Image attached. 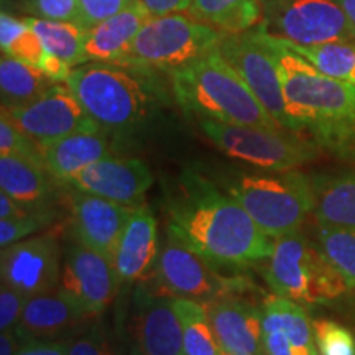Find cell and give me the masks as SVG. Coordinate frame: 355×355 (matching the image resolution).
I'll list each match as a JSON object with an SVG mask.
<instances>
[{
    "label": "cell",
    "mask_w": 355,
    "mask_h": 355,
    "mask_svg": "<svg viewBox=\"0 0 355 355\" xmlns=\"http://www.w3.org/2000/svg\"><path fill=\"white\" fill-rule=\"evenodd\" d=\"M168 232L217 266H243L268 259L275 239L266 235L235 199L209 181L186 175L168 206Z\"/></svg>",
    "instance_id": "6da1fadb"
},
{
    "label": "cell",
    "mask_w": 355,
    "mask_h": 355,
    "mask_svg": "<svg viewBox=\"0 0 355 355\" xmlns=\"http://www.w3.org/2000/svg\"><path fill=\"white\" fill-rule=\"evenodd\" d=\"M171 86L181 109L198 119L282 128L217 46L171 71Z\"/></svg>",
    "instance_id": "7a4b0ae2"
},
{
    "label": "cell",
    "mask_w": 355,
    "mask_h": 355,
    "mask_svg": "<svg viewBox=\"0 0 355 355\" xmlns=\"http://www.w3.org/2000/svg\"><path fill=\"white\" fill-rule=\"evenodd\" d=\"M282 83L293 130L316 137L355 115V84L321 73L282 38L263 33Z\"/></svg>",
    "instance_id": "3957f363"
},
{
    "label": "cell",
    "mask_w": 355,
    "mask_h": 355,
    "mask_svg": "<svg viewBox=\"0 0 355 355\" xmlns=\"http://www.w3.org/2000/svg\"><path fill=\"white\" fill-rule=\"evenodd\" d=\"M144 68L119 63L79 64L66 84L102 130H137L157 109V91Z\"/></svg>",
    "instance_id": "277c9868"
},
{
    "label": "cell",
    "mask_w": 355,
    "mask_h": 355,
    "mask_svg": "<svg viewBox=\"0 0 355 355\" xmlns=\"http://www.w3.org/2000/svg\"><path fill=\"white\" fill-rule=\"evenodd\" d=\"M265 279L275 295L298 304L329 303L350 290L324 252L298 230L275 239Z\"/></svg>",
    "instance_id": "5b68a950"
},
{
    "label": "cell",
    "mask_w": 355,
    "mask_h": 355,
    "mask_svg": "<svg viewBox=\"0 0 355 355\" xmlns=\"http://www.w3.org/2000/svg\"><path fill=\"white\" fill-rule=\"evenodd\" d=\"M227 191L272 239L298 230L316 201L313 181L293 170L241 176Z\"/></svg>",
    "instance_id": "8992f818"
},
{
    "label": "cell",
    "mask_w": 355,
    "mask_h": 355,
    "mask_svg": "<svg viewBox=\"0 0 355 355\" xmlns=\"http://www.w3.org/2000/svg\"><path fill=\"white\" fill-rule=\"evenodd\" d=\"M222 32L183 12L152 17L119 64L175 71L214 50Z\"/></svg>",
    "instance_id": "52a82bcc"
},
{
    "label": "cell",
    "mask_w": 355,
    "mask_h": 355,
    "mask_svg": "<svg viewBox=\"0 0 355 355\" xmlns=\"http://www.w3.org/2000/svg\"><path fill=\"white\" fill-rule=\"evenodd\" d=\"M204 135L227 157L261 170L288 171L318 155V145L286 128H268L199 119Z\"/></svg>",
    "instance_id": "ba28073f"
},
{
    "label": "cell",
    "mask_w": 355,
    "mask_h": 355,
    "mask_svg": "<svg viewBox=\"0 0 355 355\" xmlns=\"http://www.w3.org/2000/svg\"><path fill=\"white\" fill-rule=\"evenodd\" d=\"M255 30L296 44L355 42V28L336 0H261Z\"/></svg>",
    "instance_id": "9c48e42d"
},
{
    "label": "cell",
    "mask_w": 355,
    "mask_h": 355,
    "mask_svg": "<svg viewBox=\"0 0 355 355\" xmlns=\"http://www.w3.org/2000/svg\"><path fill=\"white\" fill-rule=\"evenodd\" d=\"M217 50L241 74L273 121L282 128L293 130L277 64L261 32L250 30L243 33H222Z\"/></svg>",
    "instance_id": "30bf717a"
},
{
    "label": "cell",
    "mask_w": 355,
    "mask_h": 355,
    "mask_svg": "<svg viewBox=\"0 0 355 355\" xmlns=\"http://www.w3.org/2000/svg\"><path fill=\"white\" fill-rule=\"evenodd\" d=\"M2 112L37 144H46L84 130H102L66 83H56L42 97Z\"/></svg>",
    "instance_id": "8fae6325"
},
{
    "label": "cell",
    "mask_w": 355,
    "mask_h": 355,
    "mask_svg": "<svg viewBox=\"0 0 355 355\" xmlns=\"http://www.w3.org/2000/svg\"><path fill=\"white\" fill-rule=\"evenodd\" d=\"M155 273L159 285L171 295L199 303L219 298L232 288V283L216 273L211 261L171 232H166L159 247Z\"/></svg>",
    "instance_id": "7c38bea8"
},
{
    "label": "cell",
    "mask_w": 355,
    "mask_h": 355,
    "mask_svg": "<svg viewBox=\"0 0 355 355\" xmlns=\"http://www.w3.org/2000/svg\"><path fill=\"white\" fill-rule=\"evenodd\" d=\"M117 286L112 260L81 242L71 243L61 270V290L69 293L91 316H97L112 303Z\"/></svg>",
    "instance_id": "4fadbf2b"
},
{
    "label": "cell",
    "mask_w": 355,
    "mask_h": 355,
    "mask_svg": "<svg viewBox=\"0 0 355 355\" xmlns=\"http://www.w3.org/2000/svg\"><path fill=\"white\" fill-rule=\"evenodd\" d=\"M61 270L55 235H38L2 248V283L28 296L55 290Z\"/></svg>",
    "instance_id": "5bb4252c"
},
{
    "label": "cell",
    "mask_w": 355,
    "mask_h": 355,
    "mask_svg": "<svg viewBox=\"0 0 355 355\" xmlns=\"http://www.w3.org/2000/svg\"><path fill=\"white\" fill-rule=\"evenodd\" d=\"M69 184L79 193L135 207L152 188L153 175L144 159L109 155L89 165Z\"/></svg>",
    "instance_id": "9a60e30c"
},
{
    "label": "cell",
    "mask_w": 355,
    "mask_h": 355,
    "mask_svg": "<svg viewBox=\"0 0 355 355\" xmlns=\"http://www.w3.org/2000/svg\"><path fill=\"white\" fill-rule=\"evenodd\" d=\"M91 314L64 290L30 296L20 321L13 327L19 343L69 339Z\"/></svg>",
    "instance_id": "2e32d148"
},
{
    "label": "cell",
    "mask_w": 355,
    "mask_h": 355,
    "mask_svg": "<svg viewBox=\"0 0 355 355\" xmlns=\"http://www.w3.org/2000/svg\"><path fill=\"white\" fill-rule=\"evenodd\" d=\"M132 211V206L76 191L71 199L74 237L86 247L114 260L119 239Z\"/></svg>",
    "instance_id": "e0dca14e"
},
{
    "label": "cell",
    "mask_w": 355,
    "mask_h": 355,
    "mask_svg": "<svg viewBox=\"0 0 355 355\" xmlns=\"http://www.w3.org/2000/svg\"><path fill=\"white\" fill-rule=\"evenodd\" d=\"M158 224L146 206L133 207L114 254V268L119 285L148 277L157 266Z\"/></svg>",
    "instance_id": "ac0fdd59"
},
{
    "label": "cell",
    "mask_w": 355,
    "mask_h": 355,
    "mask_svg": "<svg viewBox=\"0 0 355 355\" xmlns=\"http://www.w3.org/2000/svg\"><path fill=\"white\" fill-rule=\"evenodd\" d=\"M133 336L144 355H184L183 324L166 295H141Z\"/></svg>",
    "instance_id": "d6986e66"
},
{
    "label": "cell",
    "mask_w": 355,
    "mask_h": 355,
    "mask_svg": "<svg viewBox=\"0 0 355 355\" xmlns=\"http://www.w3.org/2000/svg\"><path fill=\"white\" fill-rule=\"evenodd\" d=\"M220 349L234 354H257L263 336L261 311L239 298H216L202 303Z\"/></svg>",
    "instance_id": "ffe728a7"
},
{
    "label": "cell",
    "mask_w": 355,
    "mask_h": 355,
    "mask_svg": "<svg viewBox=\"0 0 355 355\" xmlns=\"http://www.w3.org/2000/svg\"><path fill=\"white\" fill-rule=\"evenodd\" d=\"M152 13L139 0L132 2L109 19L87 26L84 32L83 64L91 63H119L140 32L141 26L152 19Z\"/></svg>",
    "instance_id": "44dd1931"
},
{
    "label": "cell",
    "mask_w": 355,
    "mask_h": 355,
    "mask_svg": "<svg viewBox=\"0 0 355 355\" xmlns=\"http://www.w3.org/2000/svg\"><path fill=\"white\" fill-rule=\"evenodd\" d=\"M38 146L48 173L68 184L89 165L110 155L109 140L102 130L76 132Z\"/></svg>",
    "instance_id": "7402d4cb"
},
{
    "label": "cell",
    "mask_w": 355,
    "mask_h": 355,
    "mask_svg": "<svg viewBox=\"0 0 355 355\" xmlns=\"http://www.w3.org/2000/svg\"><path fill=\"white\" fill-rule=\"evenodd\" d=\"M42 158L2 155L0 186L3 193L32 211L46 209L51 186Z\"/></svg>",
    "instance_id": "603a6c76"
},
{
    "label": "cell",
    "mask_w": 355,
    "mask_h": 355,
    "mask_svg": "<svg viewBox=\"0 0 355 355\" xmlns=\"http://www.w3.org/2000/svg\"><path fill=\"white\" fill-rule=\"evenodd\" d=\"M314 214L319 225L355 229V173L313 180Z\"/></svg>",
    "instance_id": "cb8c5ba5"
},
{
    "label": "cell",
    "mask_w": 355,
    "mask_h": 355,
    "mask_svg": "<svg viewBox=\"0 0 355 355\" xmlns=\"http://www.w3.org/2000/svg\"><path fill=\"white\" fill-rule=\"evenodd\" d=\"M261 324L263 332H283L296 355H318L313 339L314 329L306 311L296 301L278 295L266 298L261 308Z\"/></svg>",
    "instance_id": "d4e9b609"
},
{
    "label": "cell",
    "mask_w": 355,
    "mask_h": 355,
    "mask_svg": "<svg viewBox=\"0 0 355 355\" xmlns=\"http://www.w3.org/2000/svg\"><path fill=\"white\" fill-rule=\"evenodd\" d=\"M188 15L222 33H243L263 19L261 0H191Z\"/></svg>",
    "instance_id": "484cf974"
},
{
    "label": "cell",
    "mask_w": 355,
    "mask_h": 355,
    "mask_svg": "<svg viewBox=\"0 0 355 355\" xmlns=\"http://www.w3.org/2000/svg\"><path fill=\"white\" fill-rule=\"evenodd\" d=\"M51 81L38 66L2 55L0 60V92L3 109H19L37 101L50 89Z\"/></svg>",
    "instance_id": "4316f807"
},
{
    "label": "cell",
    "mask_w": 355,
    "mask_h": 355,
    "mask_svg": "<svg viewBox=\"0 0 355 355\" xmlns=\"http://www.w3.org/2000/svg\"><path fill=\"white\" fill-rule=\"evenodd\" d=\"M25 20L38 35L44 53L61 58L73 68L83 64V43L86 32L83 25L37 19V17H26Z\"/></svg>",
    "instance_id": "83f0119b"
},
{
    "label": "cell",
    "mask_w": 355,
    "mask_h": 355,
    "mask_svg": "<svg viewBox=\"0 0 355 355\" xmlns=\"http://www.w3.org/2000/svg\"><path fill=\"white\" fill-rule=\"evenodd\" d=\"M314 68L326 76L355 84V42H327L319 44H296L283 40Z\"/></svg>",
    "instance_id": "f1b7e54d"
},
{
    "label": "cell",
    "mask_w": 355,
    "mask_h": 355,
    "mask_svg": "<svg viewBox=\"0 0 355 355\" xmlns=\"http://www.w3.org/2000/svg\"><path fill=\"white\" fill-rule=\"evenodd\" d=\"M173 303L183 324L184 355H224L204 304L180 296L173 298Z\"/></svg>",
    "instance_id": "f546056e"
},
{
    "label": "cell",
    "mask_w": 355,
    "mask_h": 355,
    "mask_svg": "<svg viewBox=\"0 0 355 355\" xmlns=\"http://www.w3.org/2000/svg\"><path fill=\"white\" fill-rule=\"evenodd\" d=\"M0 48L2 55L17 58L33 66H38L44 55L38 35L30 28L25 19L13 17L2 10L0 15Z\"/></svg>",
    "instance_id": "4dcf8cb0"
},
{
    "label": "cell",
    "mask_w": 355,
    "mask_h": 355,
    "mask_svg": "<svg viewBox=\"0 0 355 355\" xmlns=\"http://www.w3.org/2000/svg\"><path fill=\"white\" fill-rule=\"evenodd\" d=\"M318 241L324 255L343 275L350 288H355V229L319 225Z\"/></svg>",
    "instance_id": "1f68e13d"
},
{
    "label": "cell",
    "mask_w": 355,
    "mask_h": 355,
    "mask_svg": "<svg viewBox=\"0 0 355 355\" xmlns=\"http://www.w3.org/2000/svg\"><path fill=\"white\" fill-rule=\"evenodd\" d=\"M313 329L321 355H355V337L343 324L322 319L313 324Z\"/></svg>",
    "instance_id": "d6a6232c"
},
{
    "label": "cell",
    "mask_w": 355,
    "mask_h": 355,
    "mask_svg": "<svg viewBox=\"0 0 355 355\" xmlns=\"http://www.w3.org/2000/svg\"><path fill=\"white\" fill-rule=\"evenodd\" d=\"M55 219V212L40 209L32 211L19 219H2L0 220V245L6 248L12 243L24 241L44 225L51 224Z\"/></svg>",
    "instance_id": "836d02e7"
},
{
    "label": "cell",
    "mask_w": 355,
    "mask_h": 355,
    "mask_svg": "<svg viewBox=\"0 0 355 355\" xmlns=\"http://www.w3.org/2000/svg\"><path fill=\"white\" fill-rule=\"evenodd\" d=\"M25 12L37 19L71 21L86 28L79 0H25Z\"/></svg>",
    "instance_id": "e575fe53"
},
{
    "label": "cell",
    "mask_w": 355,
    "mask_h": 355,
    "mask_svg": "<svg viewBox=\"0 0 355 355\" xmlns=\"http://www.w3.org/2000/svg\"><path fill=\"white\" fill-rule=\"evenodd\" d=\"M314 144L321 148L339 155V157L355 159V115L340 122L327 130H324L313 139Z\"/></svg>",
    "instance_id": "d590c367"
},
{
    "label": "cell",
    "mask_w": 355,
    "mask_h": 355,
    "mask_svg": "<svg viewBox=\"0 0 355 355\" xmlns=\"http://www.w3.org/2000/svg\"><path fill=\"white\" fill-rule=\"evenodd\" d=\"M2 155H21V157L42 158L37 141L30 139L25 132H21L7 117L6 112H2V119H0V157Z\"/></svg>",
    "instance_id": "8d00e7d4"
},
{
    "label": "cell",
    "mask_w": 355,
    "mask_h": 355,
    "mask_svg": "<svg viewBox=\"0 0 355 355\" xmlns=\"http://www.w3.org/2000/svg\"><path fill=\"white\" fill-rule=\"evenodd\" d=\"M69 355H121L112 336L102 322H96L87 332L73 340Z\"/></svg>",
    "instance_id": "74e56055"
},
{
    "label": "cell",
    "mask_w": 355,
    "mask_h": 355,
    "mask_svg": "<svg viewBox=\"0 0 355 355\" xmlns=\"http://www.w3.org/2000/svg\"><path fill=\"white\" fill-rule=\"evenodd\" d=\"M30 296L2 283L0 288V329L8 331L20 321Z\"/></svg>",
    "instance_id": "f35d334b"
},
{
    "label": "cell",
    "mask_w": 355,
    "mask_h": 355,
    "mask_svg": "<svg viewBox=\"0 0 355 355\" xmlns=\"http://www.w3.org/2000/svg\"><path fill=\"white\" fill-rule=\"evenodd\" d=\"M132 2H135V0H79L84 25L87 28V26L99 24V21L123 10Z\"/></svg>",
    "instance_id": "ab89813d"
},
{
    "label": "cell",
    "mask_w": 355,
    "mask_h": 355,
    "mask_svg": "<svg viewBox=\"0 0 355 355\" xmlns=\"http://www.w3.org/2000/svg\"><path fill=\"white\" fill-rule=\"evenodd\" d=\"M73 340H30L19 345L15 355H69V349Z\"/></svg>",
    "instance_id": "60d3db41"
},
{
    "label": "cell",
    "mask_w": 355,
    "mask_h": 355,
    "mask_svg": "<svg viewBox=\"0 0 355 355\" xmlns=\"http://www.w3.org/2000/svg\"><path fill=\"white\" fill-rule=\"evenodd\" d=\"M38 68L55 83H66L68 81V78L71 76V73H73V66L66 63V61L61 60V58L48 55V53H44L43 55Z\"/></svg>",
    "instance_id": "b9f144b4"
},
{
    "label": "cell",
    "mask_w": 355,
    "mask_h": 355,
    "mask_svg": "<svg viewBox=\"0 0 355 355\" xmlns=\"http://www.w3.org/2000/svg\"><path fill=\"white\" fill-rule=\"evenodd\" d=\"M146 10L152 13L153 17L168 15V13L188 12L191 6V0H139Z\"/></svg>",
    "instance_id": "7bdbcfd3"
},
{
    "label": "cell",
    "mask_w": 355,
    "mask_h": 355,
    "mask_svg": "<svg viewBox=\"0 0 355 355\" xmlns=\"http://www.w3.org/2000/svg\"><path fill=\"white\" fill-rule=\"evenodd\" d=\"M261 344H263L265 355H296L293 352L290 339L279 331L263 332Z\"/></svg>",
    "instance_id": "ee69618b"
},
{
    "label": "cell",
    "mask_w": 355,
    "mask_h": 355,
    "mask_svg": "<svg viewBox=\"0 0 355 355\" xmlns=\"http://www.w3.org/2000/svg\"><path fill=\"white\" fill-rule=\"evenodd\" d=\"M28 212H32V209L15 201L3 191L0 193V219H19V217H24Z\"/></svg>",
    "instance_id": "f6af8a7d"
},
{
    "label": "cell",
    "mask_w": 355,
    "mask_h": 355,
    "mask_svg": "<svg viewBox=\"0 0 355 355\" xmlns=\"http://www.w3.org/2000/svg\"><path fill=\"white\" fill-rule=\"evenodd\" d=\"M19 345L20 343L15 331H2V336H0V355H15L17 350H19Z\"/></svg>",
    "instance_id": "bcb514c9"
},
{
    "label": "cell",
    "mask_w": 355,
    "mask_h": 355,
    "mask_svg": "<svg viewBox=\"0 0 355 355\" xmlns=\"http://www.w3.org/2000/svg\"><path fill=\"white\" fill-rule=\"evenodd\" d=\"M336 2L339 3L340 8L345 12V15H347L350 24H352L355 28V0H336Z\"/></svg>",
    "instance_id": "7dc6e473"
},
{
    "label": "cell",
    "mask_w": 355,
    "mask_h": 355,
    "mask_svg": "<svg viewBox=\"0 0 355 355\" xmlns=\"http://www.w3.org/2000/svg\"><path fill=\"white\" fill-rule=\"evenodd\" d=\"M128 355H144V354H141L140 350L135 347V345H132V347H130V354H128Z\"/></svg>",
    "instance_id": "c3c4849f"
},
{
    "label": "cell",
    "mask_w": 355,
    "mask_h": 355,
    "mask_svg": "<svg viewBox=\"0 0 355 355\" xmlns=\"http://www.w3.org/2000/svg\"><path fill=\"white\" fill-rule=\"evenodd\" d=\"M222 354H224V355H254V354H234V352H225V350H222Z\"/></svg>",
    "instance_id": "681fc988"
},
{
    "label": "cell",
    "mask_w": 355,
    "mask_h": 355,
    "mask_svg": "<svg viewBox=\"0 0 355 355\" xmlns=\"http://www.w3.org/2000/svg\"><path fill=\"white\" fill-rule=\"evenodd\" d=\"M3 2H6V0H3Z\"/></svg>",
    "instance_id": "f907efd6"
}]
</instances>
